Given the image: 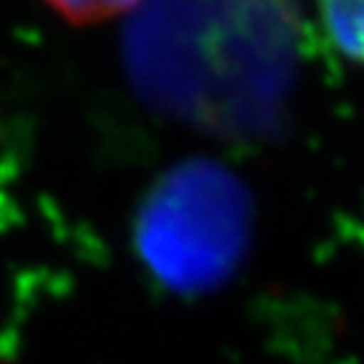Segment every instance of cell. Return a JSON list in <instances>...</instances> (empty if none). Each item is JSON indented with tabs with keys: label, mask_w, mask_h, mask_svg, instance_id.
<instances>
[{
	"label": "cell",
	"mask_w": 364,
	"mask_h": 364,
	"mask_svg": "<svg viewBox=\"0 0 364 364\" xmlns=\"http://www.w3.org/2000/svg\"><path fill=\"white\" fill-rule=\"evenodd\" d=\"M321 18L339 53L349 61L364 63V3H326Z\"/></svg>",
	"instance_id": "2"
},
{
	"label": "cell",
	"mask_w": 364,
	"mask_h": 364,
	"mask_svg": "<svg viewBox=\"0 0 364 364\" xmlns=\"http://www.w3.org/2000/svg\"><path fill=\"white\" fill-rule=\"evenodd\" d=\"M250 200L240 180L210 159L172 167L136 218V248L165 286L200 294L225 281L243 258Z\"/></svg>",
	"instance_id": "1"
}]
</instances>
